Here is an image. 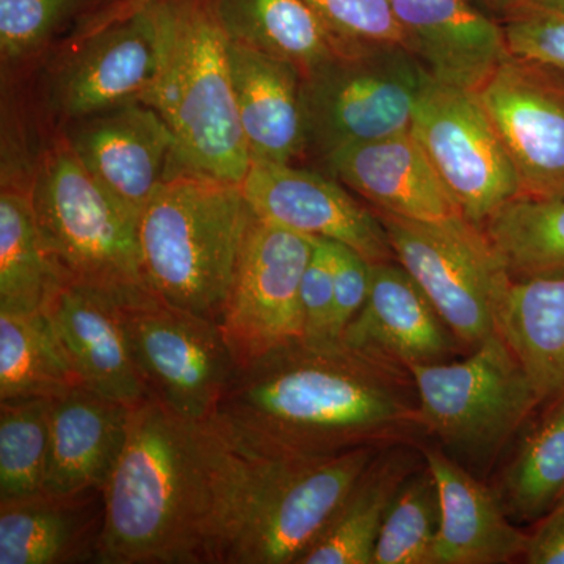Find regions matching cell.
I'll use <instances>...</instances> for the list:
<instances>
[{
  "label": "cell",
  "mask_w": 564,
  "mask_h": 564,
  "mask_svg": "<svg viewBox=\"0 0 564 564\" xmlns=\"http://www.w3.org/2000/svg\"><path fill=\"white\" fill-rule=\"evenodd\" d=\"M410 378L340 340L296 339L237 367L209 422L240 455L343 454L421 423Z\"/></svg>",
  "instance_id": "obj_1"
},
{
  "label": "cell",
  "mask_w": 564,
  "mask_h": 564,
  "mask_svg": "<svg viewBox=\"0 0 564 564\" xmlns=\"http://www.w3.org/2000/svg\"><path fill=\"white\" fill-rule=\"evenodd\" d=\"M228 444L148 399L104 488L99 564H209Z\"/></svg>",
  "instance_id": "obj_2"
},
{
  "label": "cell",
  "mask_w": 564,
  "mask_h": 564,
  "mask_svg": "<svg viewBox=\"0 0 564 564\" xmlns=\"http://www.w3.org/2000/svg\"><path fill=\"white\" fill-rule=\"evenodd\" d=\"M373 459V445L317 458L240 455L228 445L209 564L299 562Z\"/></svg>",
  "instance_id": "obj_3"
},
{
  "label": "cell",
  "mask_w": 564,
  "mask_h": 564,
  "mask_svg": "<svg viewBox=\"0 0 564 564\" xmlns=\"http://www.w3.org/2000/svg\"><path fill=\"white\" fill-rule=\"evenodd\" d=\"M161 62L141 102L162 115L184 172L242 184L251 169L229 66V39L214 0H155Z\"/></svg>",
  "instance_id": "obj_4"
},
{
  "label": "cell",
  "mask_w": 564,
  "mask_h": 564,
  "mask_svg": "<svg viewBox=\"0 0 564 564\" xmlns=\"http://www.w3.org/2000/svg\"><path fill=\"white\" fill-rule=\"evenodd\" d=\"M252 218L242 184L173 174L139 220L141 263L155 299L218 323Z\"/></svg>",
  "instance_id": "obj_5"
},
{
  "label": "cell",
  "mask_w": 564,
  "mask_h": 564,
  "mask_svg": "<svg viewBox=\"0 0 564 564\" xmlns=\"http://www.w3.org/2000/svg\"><path fill=\"white\" fill-rule=\"evenodd\" d=\"M31 198L58 280L95 289L121 307L155 299L141 263L139 217L96 182L68 141L41 159Z\"/></svg>",
  "instance_id": "obj_6"
},
{
  "label": "cell",
  "mask_w": 564,
  "mask_h": 564,
  "mask_svg": "<svg viewBox=\"0 0 564 564\" xmlns=\"http://www.w3.org/2000/svg\"><path fill=\"white\" fill-rule=\"evenodd\" d=\"M393 258L421 285L456 339L478 347L499 333L513 284L484 226L462 214L443 220H410L378 214Z\"/></svg>",
  "instance_id": "obj_7"
},
{
  "label": "cell",
  "mask_w": 564,
  "mask_h": 564,
  "mask_svg": "<svg viewBox=\"0 0 564 564\" xmlns=\"http://www.w3.org/2000/svg\"><path fill=\"white\" fill-rule=\"evenodd\" d=\"M432 79L402 44L340 51L303 76L306 140L323 155L410 131Z\"/></svg>",
  "instance_id": "obj_8"
},
{
  "label": "cell",
  "mask_w": 564,
  "mask_h": 564,
  "mask_svg": "<svg viewBox=\"0 0 564 564\" xmlns=\"http://www.w3.org/2000/svg\"><path fill=\"white\" fill-rule=\"evenodd\" d=\"M419 402V421L455 454H496L541 402L529 375L499 333L458 362L406 367Z\"/></svg>",
  "instance_id": "obj_9"
},
{
  "label": "cell",
  "mask_w": 564,
  "mask_h": 564,
  "mask_svg": "<svg viewBox=\"0 0 564 564\" xmlns=\"http://www.w3.org/2000/svg\"><path fill=\"white\" fill-rule=\"evenodd\" d=\"M148 399L188 422H209L237 369L220 325L159 299L121 307Z\"/></svg>",
  "instance_id": "obj_10"
},
{
  "label": "cell",
  "mask_w": 564,
  "mask_h": 564,
  "mask_svg": "<svg viewBox=\"0 0 564 564\" xmlns=\"http://www.w3.org/2000/svg\"><path fill=\"white\" fill-rule=\"evenodd\" d=\"M411 132L463 217L484 226L521 182L477 91L429 80Z\"/></svg>",
  "instance_id": "obj_11"
},
{
  "label": "cell",
  "mask_w": 564,
  "mask_h": 564,
  "mask_svg": "<svg viewBox=\"0 0 564 564\" xmlns=\"http://www.w3.org/2000/svg\"><path fill=\"white\" fill-rule=\"evenodd\" d=\"M315 237L254 214L220 325L237 367L303 339L300 291Z\"/></svg>",
  "instance_id": "obj_12"
},
{
  "label": "cell",
  "mask_w": 564,
  "mask_h": 564,
  "mask_svg": "<svg viewBox=\"0 0 564 564\" xmlns=\"http://www.w3.org/2000/svg\"><path fill=\"white\" fill-rule=\"evenodd\" d=\"M511 54L478 90L521 182V195L564 196V80Z\"/></svg>",
  "instance_id": "obj_13"
},
{
  "label": "cell",
  "mask_w": 564,
  "mask_h": 564,
  "mask_svg": "<svg viewBox=\"0 0 564 564\" xmlns=\"http://www.w3.org/2000/svg\"><path fill=\"white\" fill-rule=\"evenodd\" d=\"M66 141L96 182L139 220L162 185L181 172L172 129L141 101L73 120Z\"/></svg>",
  "instance_id": "obj_14"
},
{
  "label": "cell",
  "mask_w": 564,
  "mask_h": 564,
  "mask_svg": "<svg viewBox=\"0 0 564 564\" xmlns=\"http://www.w3.org/2000/svg\"><path fill=\"white\" fill-rule=\"evenodd\" d=\"M242 188L252 212L263 220L347 245L370 263L393 258L380 217L356 202L343 182L292 163L252 162Z\"/></svg>",
  "instance_id": "obj_15"
},
{
  "label": "cell",
  "mask_w": 564,
  "mask_h": 564,
  "mask_svg": "<svg viewBox=\"0 0 564 564\" xmlns=\"http://www.w3.org/2000/svg\"><path fill=\"white\" fill-rule=\"evenodd\" d=\"M161 40L150 7L84 35L55 77L54 106L68 120L141 101L158 76Z\"/></svg>",
  "instance_id": "obj_16"
},
{
  "label": "cell",
  "mask_w": 564,
  "mask_h": 564,
  "mask_svg": "<svg viewBox=\"0 0 564 564\" xmlns=\"http://www.w3.org/2000/svg\"><path fill=\"white\" fill-rule=\"evenodd\" d=\"M43 311L79 386L132 408L148 400L120 304L95 289L58 281Z\"/></svg>",
  "instance_id": "obj_17"
},
{
  "label": "cell",
  "mask_w": 564,
  "mask_h": 564,
  "mask_svg": "<svg viewBox=\"0 0 564 564\" xmlns=\"http://www.w3.org/2000/svg\"><path fill=\"white\" fill-rule=\"evenodd\" d=\"M406 47L434 80L480 90L508 57L503 24L475 0H389Z\"/></svg>",
  "instance_id": "obj_18"
},
{
  "label": "cell",
  "mask_w": 564,
  "mask_h": 564,
  "mask_svg": "<svg viewBox=\"0 0 564 564\" xmlns=\"http://www.w3.org/2000/svg\"><path fill=\"white\" fill-rule=\"evenodd\" d=\"M452 334L413 276L399 262L384 261L370 265L369 295L339 340L408 367L443 362L454 350Z\"/></svg>",
  "instance_id": "obj_19"
},
{
  "label": "cell",
  "mask_w": 564,
  "mask_h": 564,
  "mask_svg": "<svg viewBox=\"0 0 564 564\" xmlns=\"http://www.w3.org/2000/svg\"><path fill=\"white\" fill-rule=\"evenodd\" d=\"M132 406L76 386L52 399L43 492L73 496L109 484L124 451Z\"/></svg>",
  "instance_id": "obj_20"
},
{
  "label": "cell",
  "mask_w": 564,
  "mask_h": 564,
  "mask_svg": "<svg viewBox=\"0 0 564 564\" xmlns=\"http://www.w3.org/2000/svg\"><path fill=\"white\" fill-rule=\"evenodd\" d=\"M325 159L336 180L380 212L422 221L462 214L411 131L340 148Z\"/></svg>",
  "instance_id": "obj_21"
},
{
  "label": "cell",
  "mask_w": 564,
  "mask_h": 564,
  "mask_svg": "<svg viewBox=\"0 0 564 564\" xmlns=\"http://www.w3.org/2000/svg\"><path fill=\"white\" fill-rule=\"evenodd\" d=\"M229 66L251 161L292 163L307 144L302 70L232 41Z\"/></svg>",
  "instance_id": "obj_22"
},
{
  "label": "cell",
  "mask_w": 564,
  "mask_h": 564,
  "mask_svg": "<svg viewBox=\"0 0 564 564\" xmlns=\"http://www.w3.org/2000/svg\"><path fill=\"white\" fill-rule=\"evenodd\" d=\"M104 491L0 500V564L96 563Z\"/></svg>",
  "instance_id": "obj_23"
},
{
  "label": "cell",
  "mask_w": 564,
  "mask_h": 564,
  "mask_svg": "<svg viewBox=\"0 0 564 564\" xmlns=\"http://www.w3.org/2000/svg\"><path fill=\"white\" fill-rule=\"evenodd\" d=\"M440 494L441 521L432 564H496L524 555L529 536L516 529L494 494L443 452L425 451Z\"/></svg>",
  "instance_id": "obj_24"
},
{
  "label": "cell",
  "mask_w": 564,
  "mask_h": 564,
  "mask_svg": "<svg viewBox=\"0 0 564 564\" xmlns=\"http://www.w3.org/2000/svg\"><path fill=\"white\" fill-rule=\"evenodd\" d=\"M499 334L541 402L564 395V274L514 280L500 313Z\"/></svg>",
  "instance_id": "obj_25"
},
{
  "label": "cell",
  "mask_w": 564,
  "mask_h": 564,
  "mask_svg": "<svg viewBox=\"0 0 564 564\" xmlns=\"http://www.w3.org/2000/svg\"><path fill=\"white\" fill-rule=\"evenodd\" d=\"M214 2L229 41L292 63L303 76L345 51L307 0Z\"/></svg>",
  "instance_id": "obj_26"
},
{
  "label": "cell",
  "mask_w": 564,
  "mask_h": 564,
  "mask_svg": "<svg viewBox=\"0 0 564 564\" xmlns=\"http://www.w3.org/2000/svg\"><path fill=\"white\" fill-rule=\"evenodd\" d=\"M408 475L410 462L404 456L373 459L325 532L296 564H373L386 513Z\"/></svg>",
  "instance_id": "obj_27"
},
{
  "label": "cell",
  "mask_w": 564,
  "mask_h": 564,
  "mask_svg": "<svg viewBox=\"0 0 564 564\" xmlns=\"http://www.w3.org/2000/svg\"><path fill=\"white\" fill-rule=\"evenodd\" d=\"M79 386L44 311L0 313V400L55 399Z\"/></svg>",
  "instance_id": "obj_28"
},
{
  "label": "cell",
  "mask_w": 564,
  "mask_h": 564,
  "mask_svg": "<svg viewBox=\"0 0 564 564\" xmlns=\"http://www.w3.org/2000/svg\"><path fill=\"white\" fill-rule=\"evenodd\" d=\"M58 281L41 242L31 192L3 188L0 195V313L43 311Z\"/></svg>",
  "instance_id": "obj_29"
},
{
  "label": "cell",
  "mask_w": 564,
  "mask_h": 564,
  "mask_svg": "<svg viewBox=\"0 0 564 564\" xmlns=\"http://www.w3.org/2000/svg\"><path fill=\"white\" fill-rule=\"evenodd\" d=\"M484 228L513 280L564 274V196H516Z\"/></svg>",
  "instance_id": "obj_30"
},
{
  "label": "cell",
  "mask_w": 564,
  "mask_h": 564,
  "mask_svg": "<svg viewBox=\"0 0 564 564\" xmlns=\"http://www.w3.org/2000/svg\"><path fill=\"white\" fill-rule=\"evenodd\" d=\"M52 399L0 400V500L43 492Z\"/></svg>",
  "instance_id": "obj_31"
},
{
  "label": "cell",
  "mask_w": 564,
  "mask_h": 564,
  "mask_svg": "<svg viewBox=\"0 0 564 564\" xmlns=\"http://www.w3.org/2000/svg\"><path fill=\"white\" fill-rule=\"evenodd\" d=\"M564 492V399L525 441L505 478V496L516 516L551 513Z\"/></svg>",
  "instance_id": "obj_32"
},
{
  "label": "cell",
  "mask_w": 564,
  "mask_h": 564,
  "mask_svg": "<svg viewBox=\"0 0 564 564\" xmlns=\"http://www.w3.org/2000/svg\"><path fill=\"white\" fill-rule=\"evenodd\" d=\"M441 505L432 470L408 475L386 513L373 564H432Z\"/></svg>",
  "instance_id": "obj_33"
},
{
  "label": "cell",
  "mask_w": 564,
  "mask_h": 564,
  "mask_svg": "<svg viewBox=\"0 0 564 564\" xmlns=\"http://www.w3.org/2000/svg\"><path fill=\"white\" fill-rule=\"evenodd\" d=\"M344 50L364 44H402V28L389 0H307Z\"/></svg>",
  "instance_id": "obj_34"
},
{
  "label": "cell",
  "mask_w": 564,
  "mask_h": 564,
  "mask_svg": "<svg viewBox=\"0 0 564 564\" xmlns=\"http://www.w3.org/2000/svg\"><path fill=\"white\" fill-rule=\"evenodd\" d=\"M74 0H0V52L20 61L51 35Z\"/></svg>",
  "instance_id": "obj_35"
},
{
  "label": "cell",
  "mask_w": 564,
  "mask_h": 564,
  "mask_svg": "<svg viewBox=\"0 0 564 564\" xmlns=\"http://www.w3.org/2000/svg\"><path fill=\"white\" fill-rule=\"evenodd\" d=\"M502 24L511 54L564 74V13L522 7Z\"/></svg>",
  "instance_id": "obj_36"
},
{
  "label": "cell",
  "mask_w": 564,
  "mask_h": 564,
  "mask_svg": "<svg viewBox=\"0 0 564 564\" xmlns=\"http://www.w3.org/2000/svg\"><path fill=\"white\" fill-rule=\"evenodd\" d=\"M303 339L332 343L334 337V256L332 240L315 237L313 258L304 270L302 291Z\"/></svg>",
  "instance_id": "obj_37"
},
{
  "label": "cell",
  "mask_w": 564,
  "mask_h": 564,
  "mask_svg": "<svg viewBox=\"0 0 564 564\" xmlns=\"http://www.w3.org/2000/svg\"><path fill=\"white\" fill-rule=\"evenodd\" d=\"M334 337L340 339L348 323L359 314L369 295L370 263L347 245L333 242Z\"/></svg>",
  "instance_id": "obj_38"
},
{
  "label": "cell",
  "mask_w": 564,
  "mask_h": 564,
  "mask_svg": "<svg viewBox=\"0 0 564 564\" xmlns=\"http://www.w3.org/2000/svg\"><path fill=\"white\" fill-rule=\"evenodd\" d=\"M524 556L530 564H564V503L556 505L529 536Z\"/></svg>",
  "instance_id": "obj_39"
},
{
  "label": "cell",
  "mask_w": 564,
  "mask_h": 564,
  "mask_svg": "<svg viewBox=\"0 0 564 564\" xmlns=\"http://www.w3.org/2000/svg\"><path fill=\"white\" fill-rule=\"evenodd\" d=\"M152 2H155V0H120V2L113 3V6L109 7L104 13L99 14V17H96L95 20L88 24L85 35L101 31V29L107 28V25L115 24V22L129 20L133 14L139 13L140 10L147 9Z\"/></svg>",
  "instance_id": "obj_40"
},
{
  "label": "cell",
  "mask_w": 564,
  "mask_h": 564,
  "mask_svg": "<svg viewBox=\"0 0 564 564\" xmlns=\"http://www.w3.org/2000/svg\"><path fill=\"white\" fill-rule=\"evenodd\" d=\"M475 2L502 22L513 17L516 11L525 6V0H475Z\"/></svg>",
  "instance_id": "obj_41"
},
{
  "label": "cell",
  "mask_w": 564,
  "mask_h": 564,
  "mask_svg": "<svg viewBox=\"0 0 564 564\" xmlns=\"http://www.w3.org/2000/svg\"><path fill=\"white\" fill-rule=\"evenodd\" d=\"M524 7L532 9L554 11V13H564V0H525Z\"/></svg>",
  "instance_id": "obj_42"
},
{
  "label": "cell",
  "mask_w": 564,
  "mask_h": 564,
  "mask_svg": "<svg viewBox=\"0 0 564 564\" xmlns=\"http://www.w3.org/2000/svg\"><path fill=\"white\" fill-rule=\"evenodd\" d=\"M562 503H564V492H563L562 499H560L558 505H562Z\"/></svg>",
  "instance_id": "obj_43"
}]
</instances>
